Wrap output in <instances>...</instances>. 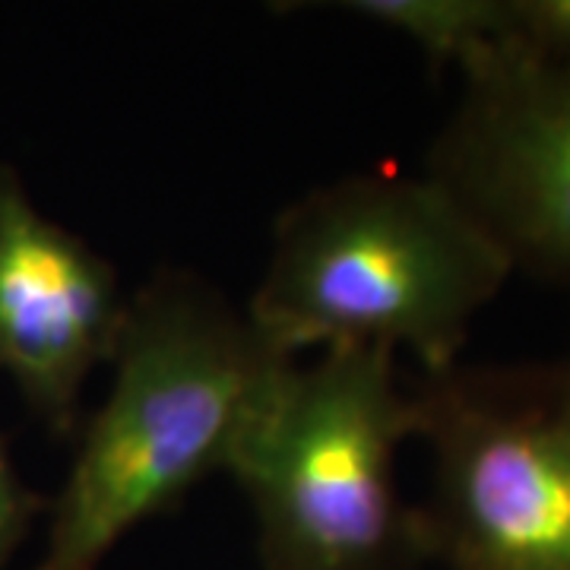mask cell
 <instances>
[{"label": "cell", "instance_id": "6da1fadb", "mask_svg": "<svg viewBox=\"0 0 570 570\" xmlns=\"http://www.w3.org/2000/svg\"><path fill=\"white\" fill-rule=\"evenodd\" d=\"M288 362L204 279L156 273L127 302L115 381L48 508L36 570H99L127 532L181 508L228 469Z\"/></svg>", "mask_w": 570, "mask_h": 570}, {"label": "cell", "instance_id": "7a4b0ae2", "mask_svg": "<svg viewBox=\"0 0 570 570\" xmlns=\"http://www.w3.org/2000/svg\"><path fill=\"white\" fill-rule=\"evenodd\" d=\"M508 257L434 178L355 175L317 187L273 228L247 321L285 358L302 348H409L425 377L460 365Z\"/></svg>", "mask_w": 570, "mask_h": 570}, {"label": "cell", "instance_id": "3957f363", "mask_svg": "<svg viewBox=\"0 0 570 570\" xmlns=\"http://www.w3.org/2000/svg\"><path fill=\"white\" fill-rule=\"evenodd\" d=\"M415 434V393L387 348L288 362L228 463L264 570H425V517L396 485V450Z\"/></svg>", "mask_w": 570, "mask_h": 570}, {"label": "cell", "instance_id": "277c9868", "mask_svg": "<svg viewBox=\"0 0 570 570\" xmlns=\"http://www.w3.org/2000/svg\"><path fill=\"white\" fill-rule=\"evenodd\" d=\"M422 504L448 570H570V355L453 365L415 387Z\"/></svg>", "mask_w": 570, "mask_h": 570}, {"label": "cell", "instance_id": "5b68a950", "mask_svg": "<svg viewBox=\"0 0 570 570\" xmlns=\"http://www.w3.org/2000/svg\"><path fill=\"white\" fill-rule=\"evenodd\" d=\"M463 82L425 175L482 225L513 273L570 295V63L513 45Z\"/></svg>", "mask_w": 570, "mask_h": 570}, {"label": "cell", "instance_id": "8992f818", "mask_svg": "<svg viewBox=\"0 0 570 570\" xmlns=\"http://www.w3.org/2000/svg\"><path fill=\"white\" fill-rule=\"evenodd\" d=\"M127 302L115 266L0 165V371L55 438L77 431L80 393L111 362Z\"/></svg>", "mask_w": 570, "mask_h": 570}, {"label": "cell", "instance_id": "52a82bcc", "mask_svg": "<svg viewBox=\"0 0 570 570\" xmlns=\"http://www.w3.org/2000/svg\"><path fill=\"white\" fill-rule=\"evenodd\" d=\"M343 10L403 32L434 70L463 77L517 45L510 0H355Z\"/></svg>", "mask_w": 570, "mask_h": 570}, {"label": "cell", "instance_id": "ba28073f", "mask_svg": "<svg viewBox=\"0 0 570 570\" xmlns=\"http://www.w3.org/2000/svg\"><path fill=\"white\" fill-rule=\"evenodd\" d=\"M517 48L549 63H570V0H510Z\"/></svg>", "mask_w": 570, "mask_h": 570}, {"label": "cell", "instance_id": "9c48e42d", "mask_svg": "<svg viewBox=\"0 0 570 570\" xmlns=\"http://www.w3.org/2000/svg\"><path fill=\"white\" fill-rule=\"evenodd\" d=\"M48 508H51V501L29 489L20 479V472L10 460L7 441L0 434V568L17 554L22 539L29 535V527Z\"/></svg>", "mask_w": 570, "mask_h": 570}]
</instances>
